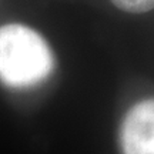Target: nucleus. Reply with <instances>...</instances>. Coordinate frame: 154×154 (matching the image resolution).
Instances as JSON below:
<instances>
[{"mask_svg":"<svg viewBox=\"0 0 154 154\" xmlns=\"http://www.w3.org/2000/svg\"><path fill=\"white\" fill-rule=\"evenodd\" d=\"M53 67V53L37 32L23 24L0 27V80L6 86H36L50 76Z\"/></svg>","mask_w":154,"mask_h":154,"instance_id":"obj_1","label":"nucleus"},{"mask_svg":"<svg viewBox=\"0 0 154 154\" xmlns=\"http://www.w3.org/2000/svg\"><path fill=\"white\" fill-rule=\"evenodd\" d=\"M123 154H154V99L133 106L120 128Z\"/></svg>","mask_w":154,"mask_h":154,"instance_id":"obj_2","label":"nucleus"},{"mask_svg":"<svg viewBox=\"0 0 154 154\" xmlns=\"http://www.w3.org/2000/svg\"><path fill=\"white\" fill-rule=\"evenodd\" d=\"M116 7L127 13H144L154 9V0H111Z\"/></svg>","mask_w":154,"mask_h":154,"instance_id":"obj_3","label":"nucleus"}]
</instances>
